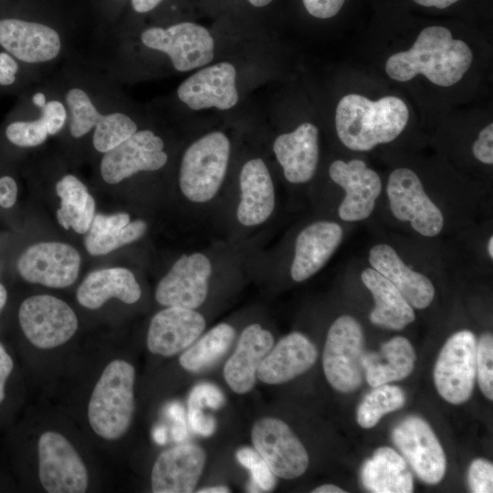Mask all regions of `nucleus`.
<instances>
[{
	"label": "nucleus",
	"mask_w": 493,
	"mask_h": 493,
	"mask_svg": "<svg viewBox=\"0 0 493 493\" xmlns=\"http://www.w3.org/2000/svg\"><path fill=\"white\" fill-rule=\"evenodd\" d=\"M385 191L390 212L397 221L427 238L436 237L444 231L443 210L426 193L414 171L406 167L394 169L388 177Z\"/></svg>",
	"instance_id": "obj_5"
},
{
	"label": "nucleus",
	"mask_w": 493,
	"mask_h": 493,
	"mask_svg": "<svg viewBox=\"0 0 493 493\" xmlns=\"http://www.w3.org/2000/svg\"><path fill=\"white\" fill-rule=\"evenodd\" d=\"M472 153L480 163L488 165L493 163V124L483 128L472 145Z\"/></svg>",
	"instance_id": "obj_42"
},
{
	"label": "nucleus",
	"mask_w": 493,
	"mask_h": 493,
	"mask_svg": "<svg viewBox=\"0 0 493 493\" xmlns=\"http://www.w3.org/2000/svg\"><path fill=\"white\" fill-rule=\"evenodd\" d=\"M254 449L272 473L286 480L302 476L309 467L308 452L287 423L278 417L264 416L251 428Z\"/></svg>",
	"instance_id": "obj_9"
},
{
	"label": "nucleus",
	"mask_w": 493,
	"mask_h": 493,
	"mask_svg": "<svg viewBox=\"0 0 493 493\" xmlns=\"http://www.w3.org/2000/svg\"><path fill=\"white\" fill-rule=\"evenodd\" d=\"M197 493H230L231 489L225 485H215L201 488L196 490Z\"/></svg>",
	"instance_id": "obj_50"
},
{
	"label": "nucleus",
	"mask_w": 493,
	"mask_h": 493,
	"mask_svg": "<svg viewBox=\"0 0 493 493\" xmlns=\"http://www.w3.org/2000/svg\"><path fill=\"white\" fill-rule=\"evenodd\" d=\"M32 103L38 109L42 108L47 103V97L43 92L37 91L31 98Z\"/></svg>",
	"instance_id": "obj_51"
},
{
	"label": "nucleus",
	"mask_w": 493,
	"mask_h": 493,
	"mask_svg": "<svg viewBox=\"0 0 493 493\" xmlns=\"http://www.w3.org/2000/svg\"><path fill=\"white\" fill-rule=\"evenodd\" d=\"M205 463L206 453L196 444H181L163 451L152 468V491L153 493L195 491Z\"/></svg>",
	"instance_id": "obj_19"
},
{
	"label": "nucleus",
	"mask_w": 493,
	"mask_h": 493,
	"mask_svg": "<svg viewBox=\"0 0 493 493\" xmlns=\"http://www.w3.org/2000/svg\"><path fill=\"white\" fill-rule=\"evenodd\" d=\"M477 339L468 330L452 334L442 347L434 368L438 393L448 403L467 402L473 392L476 371Z\"/></svg>",
	"instance_id": "obj_8"
},
{
	"label": "nucleus",
	"mask_w": 493,
	"mask_h": 493,
	"mask_svg": "<svg viewBox=\"0 0 493 493\" xmlns=\"http://www.w3.org/2000/svg\"><path fill=\"white\" fill-rule=\"evenodd\" d=\"M0 47L18 62L37 64L55 59L62 47L53 27L16 16L0 17Z\"/></svg>",
	"instance_id": "obj_18"
},
{
	"label": "nucleus",
	"mask_w": 493,
	"mask_h": 493,
	"mask_svg": "<svg viewBox=\"0 0 493 493\" xmlns=\"http://www.w3.org/2000/svg\"><path fill=\"white\" fill-rule=\"evenodd\" d=\"M18 320L30 343L44 350L64 344L78 330L74 310L64 300L51 295L26 299L19 308Z\"/></svg>",
	"instance_id": "obj_11"
},
{
	"label": "nucleus",
	"mask_w": 493,
	"mask_h": 493,
	"mask_svg": "<svg viewBox=\"0 0 493 493\" xmlns=\"http://www.w3.org/2000/svg\"><path fill=\"white\" fill-rule=\"evenodd\" d=\"M211 262L202 253L183 255L159 281L155 299L166 307L196 309L206 299Z\"/></svg>",
	"instance_id": "obj_17"
},
{
	"label": "nucleus",
	"mask_w": 493,
	"mask_h": 493,
	"mask_svg": "<svg viewBox=\"0 0 493 493\" xmlns=\"http://www.w3.org/2000/svg\"><path fill=\"white\" fill-rule=\"evenodd\" d=\"M341 226L329 220H319L305 226L295 241L290 276L302 282L319 272L342 242Z\"/></svg>",
	"instance_id": "obj_23"
},
{
	"label": "nucleus",
	"mask_w": 493,
	"mask_h": 493,
	"mask_svg": "<svg viewBox=\"0 0 493 493\" xmlns=\"http://www.w3.org/2000/svg\"><path fill=\"white\" fill-rule=\"evenodd\" d=\"M38 477L49 493H82L89 485L85 464L69 441L55 431L43 433L37 444Z\"/></svg>",
	"instance_id": "obj_12"
},
{
	"label": "nucleus",
	"mask_w": 493,
	"mask_h": 493,
	"mask_svg": "<svg viewBox=\"0 0 493 493\" xmlns=\"http://www.w3.org/2000/svg\"><path fill=\"white\" fill-rule=\"evenodd\" d=\"M274 344L272 333L258 323L242 330L223 369L225 382L234 393L246 394L255 387L258 368Z\"/></svg>",
	"instance_id": "obj_22"
},
{
	"label": "nucleus",
	"mask_w": 493,
	"mask_h": 493,
	"mask_svg": "<svg viewBox=\"0 0 493 493\" xmlns=\"http://www.w3.org/2000/svg\"><path fill=\"white\" fill-rule=\"evenodd\" d=\"M13 360L0 343V403L5 399V386L13 370Z\"/></svg>",
	"instance_id": "obj_46"
},
{
	"label": "nucleus",
	"mask_w": 493,
	"mask_h": 493,
	"mask_svg": "<svg viewBox=\"0 0 493 493\" xmlns=\"http://www.w3.org/2000/svg\"><path fill=\"white\" fill-rule=\"evenodd\" d=\"M39 117L43 120L48 135H55L64 128L68 115L66 105L62 101L50 100L40 108Z\"/></svg>",
	"instance_id": "obj_40"
},
{
	"label": "nucleus",
	"mask_w": 493,
	"mask_h": 493,
	"mask_svg": "<svg viewBox=\"0 0 493 493\" xmlns=\"http://www.w3.org/2000/svg\"><path fill=\"white\" fill-rule=\"evenodd\" d=\"M19 71V62L6 51H0V87L7 88L15 85Z\"/></svg>",
	"instance_id": "obj_44"
},
{
	"label": "nucleus",
	"mask_w": 493,
	"mask_h": 493,
	"mask_svg": "<svg viewBox=\"0 0 493 493\" xmlns=\"http://www.w3.org/2000/svg\"><path fill=\"white\" fill-rule=\"evenodd\" d=\"M164 142L150 130L136 131L115 148L105 152L100 162L102 179L115 184L142 172L156 171L168 160Z\"/></svg>",
	"instance_id": "obj_16"
},
{
	"label": "nucleus",
	"mask_w": 493,
	"mask_h": 493,
	"mask_svg": "<svg viewBox=\"0 0 493 493\" xmlns=\"http://www.w3.org/2000/svg\"><path fill=\"white\" fill-rule=\"evenodd\" d=\"M80 263V255L70 245L40 242L22 253L16 268L20 276L30 283L66 288L76 281Z\"/></svg>",
	"instance_id": "obj_15"
},
{
	"label": "nucleus",
	"mask_w": 493,
	"mask_h": 493,
	"mask_svg": "<svg viewBox=\"0 0 493 493\" xmlns=\"http://www.w3.org/2000/svg\"><path fill=\"white\" fill-rule=\"evenodd\" d=\"M247 1L256 7H264L269 5L273 0H247Z\"/></svg>",
	"instance_id": "obj_53"
},
{
	"label": "nucleus",
	"mask_w": 493,
	"mask_h": 493,
	"mask_svg": "<svg viewBox=\"0 0 493 493\" xmlns=\"http://www.w3.org/2000/svg\"><path fill=\"white\" fill-rule=\"evenodd\" d=\"M487 253L490 260L493 258V237L490 236L487 243Z\"/></svg>",
	"instance_id": "obj_54"
},
{
	"label": "nucleus",
	"mask_w": 493,
	"mask_h": 493,
	"mask_svg": "<svg viewBox=\"0 0 493 493\" xmlns=\"http://www.w3.org/2000/svg\"><path fill=\"white\" fill-rule=\"evenodd\" d=\"M302 2L309 14L325 19L336 16L345 0H302Z\"/></svg>",
	"instance_id": "obj_43"
},
{
	"label": "nucleus",
	"mask_w": 493,
	"mask_h": 493,
	"mask_svg": "<svg viewBox=\"0 0 493 493\" xmlns=\"http://www.w3.org/2000/svg\"><path fill=\"white\" fill-rule=\"evenodd\" d=\"M409 110L395 96L378 100L355 93L345 95L335 112V127L341 143L350 150L367 152L395 140L404 130Z\"/></svg>",
	"instance_id": "obj_2"
},
{
	"label": "nucleus",
	"mask_w": 493,
	"mask_h": 493,
	"mask_svg": "<svg viewBox=\"0 0 493 493\" xmlns=\"http://www.w3.org/2000/svg\"><path fill=\"white\" fill-rule=\"evenodd\" d=\"M163 0H131V5L137 13H147L153 10Z\"/></svg>",
	"instance_id": "obj_47"
},
{
	"label": "nucleus",
	"mask_w": 493,
	"mask_h": 493,
	"mask_svg": "<svg viewBox=\"0 0 493 493\" xmlns=\"http://www.w3.org/2000/svg\"><path fill=\"white\" fill-rule=\"evenodd\" d=\"M317 358L314 343L303 333L293 331L273 345L258 368L257 380L269 385L288 383L309 371Z\"/></svg>",
	"instance_id": "obj_24"
},
{
	"label": "nucleus",
	"mask_w": 493,
	"mask_h": 493,
	"mask_svg": "<svg viewBox=\"0 0 493 493\" xmlns=\"http://www.w3.org/2000/svg\"><path fill=\"white\" fill-rule=\"evenodd\" d=\"M60 197L57 219L65 229L86 234L95 215L96 204L86 185L75 175L67 174L56 184Z\"/></svg>",
	"instance_id": "obj_32"
},
{
	"label": "nucleus",
	"mask_w": 493,
	"mask_h": 493,
	"mask_svg": "<svg viewBox=\"0 0 493 493\" xmlns=\"http://www.w3.org/2000/svg\"><path fill=\"white\" fill-rule=\"evenodd\" d=\"M205 318L195 309L167 307L152 319L147 348L155 354L171 357L186 350L203 333Z\"/></svg>",
	"instance_id": "obj_21"
},
{
	"label": "nucleus",
	"mask_w": 493,
	"mask_h": 493,
	"mask_svg": "<svg viewBox=\"0 0 493 493\" xmlns=\"http://www.w3.org/2000/svg\"><path fill=\"white\" fill-rule=\"evenodd\" d=\"M364 488L373 493H410L414 480L404 458L388 446L377 448L361 470Z\"/></svg>",
	"instance_id": "obj_31"
},
{
	"label": "nucleus",
	"mask_w": 493,
	"mask_h": 493,
	"mask_svg": "<svg viewBox=\"0 0 493 493\" xmlns=\"http://www.w3.org/2000/svg\"><path fill=\"white\" fill-rule=\"evenodd\" d=\"M476 371L480 391L490 401L493 399V338L483 334L477 341Z\"/></svg>",
	"instance_id": "obj_37"
},
{
	"label": "nucleus",
	"mask_w": 493,
	"mask_h": 493,
	"mask_svg": "<svg viewBox=\"0 0 493 493\" xmlns=\"http://www.w3.org/2000/svg\"><path fill=\"white\" fill-rule=\"evenodd\" d=\"M273 151L285 178L291 184H305L318 166L319 130L311 122H303L293 131L278 136Z\"/></svg>",
	"instance_id": "obj_26"
},
{
	"label": "nucleus",
	"mask_w": 493,
	"mask_h": 493,
	"mask_svg": "<svg viewBox=\"0 0 493 493\" xmlns=\"http://www.w3.org/2000/svg\"><path fill=\"white\" fill-rule=\"evenodd\" d=\"M141 40L148 48L166 54L173 68L181 72L205 66L215 56L210 32L193 22H181L166 28L149 27L142 33Z\"/></svg>",
	"instance_id": "obj_10"
},
{
	"label": "nucleus",
	"mask_w": 493,
	"mask_h": 493,
	"mask_svg": "<svg viewBox=\"0 0 493 493\" xmlns=\"http://www.w3.org/2000/svg\"><path fill=\"white\" fill-rule=\"evenodd\" d=\"M146 230L147 223L138 219L130 222L120 230L96 235L86 233L84 245L87 251L92 256L105 255L138 240Z\"/></svg>",
	"instance_id": "obj_35"
},
{
	"label": "nucleus",
	"mask_w": 493,
	"mask_h": 493,
	"mask_svg": "<svg viewBox=\"0 0 493 493\" xmlns=\"http://www.w3.org/2000/svg\"><path fill=\"white\" fill-rule=\"evenodd\" d=\"M230 156V142L221 131L207 133L184 152L179 185L184 195L194 203L210 201L225 179Z\"/></svg>",
	"instance_id": "obj_4"
},
{
	"label": "nucleus",
	"mask_w": 493,
	"mask_h": 493,
	"mask_svg": "<svg viewBox=\"0 0 493 493\" xmlns=\"http://www.w3.org/2000/svg\"><path fill=\"white\" fill-rule=\"evenodd\" d=\"M135 369L114 360L103 370L92 391L88 418L93 431L107 440L121 438L129 429L135 408Z\"/></svg>",
	"instance_id": "obj_3"
},
{
	"label": "nucleus",
	"mask_w": 493,
	"mask_h": 493,
	"mask_svg": "<svg viewBox=\"0 0 493 493\" xmlns=\"http://www.w3.org/2000/svg\"><path fill=\"white\" fill-rule=\"evenodd\" d=\"M415 352L408 339L396 336L385 341L379 351L364 353L365 379L372 387L400 381L414 368Z\"/></svg>",
	"instance_id": "obj_30"
},
{
	"label": "nucleus",
	"mask_w": 493,
	"mask_h": 493,
	"mask_svg": "<svg viewBox=\"0 0 493 493\" xmlns=\"http://www.w3.org/2000/svg\"><path fill=\"white\" fill-rule=\"evenodd\" d=\"M312 493H345L346 491L333 484H324L315 488Z\"/></svg>",
	"instance_id": "obj_49"
},
{
	"label": "nucleus",
	"mask_w": 493,
	"mask_h": 493,
	"mask_svg": "<svg viewBox=\"0 0 493 493\" xmlns=\"http://www.w3.org/2000/svg\"><path fill=\"white\" fill-rule=\"evenodd\" d=\"M330 179L344 191L338 206L339 217L347 223L361 222L373 212L383 184L379 174L360 159L334 161L329 169Z\"/></svg>",
	"instance_id": "obj_14"
},
{
	"label": "nucleus",
	"mask_w": 493,
	"mask_h": 493,
	"mask_svg": "<svg viewBox=\"0 0 493 493\" xmlns=\"http://www.w3.org/2000/svg\"><path fill=\"white\" fill-rule=\"evenodd\" d=\"M5 136L9 142L21 148L36 147L47 140L48 132L43 120H15L7 123Z\"/></svg>",
	"instance_id": "obj_36"
},
{
	"label": "nucleus",
	"mask_w": 493,
	"mask_h": 493,
	"mask_svg": "<svg viewBox=\"0 0 493 493\" xmlns=\"http://www.w3.org/2000/svg\"><path fill=\"white\" fill-rule=\"evenodd\" d=\"M361 279L374 300V308L370 313L372 324L400 330L414 320V308L382 274L371 267H366L362 271Z\"/></svg>",
	"instance_id": "obj_29"
},
{
	"label": "nucleus",
	"mask_w": 493,
	"mask_h": 493,
	"mask_svg": "<svg viewBox=\"0 0 493 493\" xmlns=\"http://www.w3.org/2000/svg\"><path fill=\"white\" fill-rule=\"evenodd\" d=\"M130 223V215L127 213L114 215L95 214L90 227L87 233L105 234L120 230Z\"/></svg>",
	"instance_id": "obj_41"
},
{
	"label": "nucleus",
	"mask_w": 493,
	"mask_h": 493,
	"mask_svg": "<svg viewBox=\"0 0 493 493\" xmlns=\"http://www.w3.org/2000/svg\"><path fill=\"white\" fill-rule=\"evenodd\" d=\"M404 404L405 394L399 386L388 383L375 386L359 404L357 423L362 428H372L384 414L402 408Z\"/></svg>",
	"instance_id": "obj_34"
},
{
	"label": "nucleus",
	"mask_w": 493,
	"mask_h": 493,
	"mask_svg": "<svg viewBox=\"0 0 493 493\" xmlns=\"http://www.w3.org/2000/svg\"><path fill=\"white\" fill-rule=\"evenodd\" d=\"M414 1L423 6H426V7L433 6V7L444 9L455 4L458 0H414Z\"/></svg>",
	"instance_id": "obj_48"
},
{
	"label": "nucleus",
	"mask_w": 493,
	"mask_h": 493,
	"mask_svg": "<svg viewBox=\"0 0 493 493\" xmlns=\"http://www.w3.org/2000/svg\"><path fill=\"white\" fill-rule=\"evenodd\" d=\"M65 103L70 134L80 138L94 128L92 143L100 152L115 148L137 131L136 122L123 112L102 114L86 90L79 87L67 90Z\"/></svg>",
	"instance_id": "obj_7"
},
{
	"label": "nucleus",
	"mask_w": 493,
	"mask_h": 493,
	"mask_svg": "<svg viewBox=\"0 0 493 493\" xmlns=\"http://www.w3.org/2000/svg\"><path fill=\"white\" fill-rule=\"evenodd\" d=\"M368 261L371 267L396 287L414 309H424L432 303L435 289L431 279L408 266L391 245H373Z\"/></svg>",
	"instance_id": "obj_25"
},
{
	"label": "nucleus",
	"mask_w": 493,
	"mask_h": 493,
	"mask_svg": "<svg viewBox=\"0 0 493 493\" xmlns=\"http://www.w3.org/2000/svg\"><path fill=\"white\" fill-rule=\"evenodd\" d=\"M235 337L232 325L225 322L215 325L182 352L181 367L194 373L208 369L227 352Z\"/></svg>",
	"instance_id": "obj_33"
},
{
	"label": "nucleus",
	"mask_w": 493,
	"mask_h": 493,
	"mask_svg": "<svg viewBox=\"0 0 493 493\" xmlns=\"http://www.w3.org/2000/svg\"><path fill=\"white\" fill-rule=\"evenodd\" d=\"M363 330L350 315L338 317L329 328L322 353L328 383L340 393L357 390L363 380Z\"/></svg>",
	"instance_id": "obj_6"
},
{
	"label": "nucleus",
	"mask_w": 493,
	"mask_h": 493,
	"mask_svg": "<svg viewBox=\"0 0 493 493\" xmlns=\"http://www.w3.org/2000/svg\"><path fill=\"white\" fill-rule=\"evenodd\" d=\"M392 439L421 481L435 485L443 479L446 455L424 419L415 415L405 417L393 429Z\"/></svg>",
	"instance_id": "obj_13"
},
{
	"label": "nucleus",
	"mask_w": 493,
	"mask_h": 493,
	"mask_svg": "<svg viewBox=\"0 0 493 493\" xmlns=\"http://www.w3.org/2000/svg\"><path fill=\"white\" fill-rule=\"evenodd\" d=\"M467 482L471 492H493L492 463L483 458L473 460L468 468Z\"/></svg>",
	"instance_id": "obj_39"
},
{
	"label": "nucleus",
	"mask_w": 493,
	"mask_h": 493,
	"mask_svg": "<svg viewBox=\"0 0 493 493\" xmlns=\"http://www.w3.org/2000/svg\"><path fill=\"white\" fill-rule=\"evenodd\" d=\"M239 183L238 221L246 226L264 223L275 208L274 184L264 161L260 158L247 161L242 167Z\"/></svg>",
	"instance_id": "obj_27"
},
{
	"label": "nucleus",
	"mask_w": 493,
	"mask_h": 493,
	"mask_svg": "<svg viewBox=\"0 0 493 493\" xmlns=\"http://www.w3.org/2000/svg\"><path fill=\"white\" fill-rule=\"evenodd\" d=\"M236 456L238 462L250 471L253 482L260 489L269 491L275 488L277 477L255 449L241 447Z\"/></svg>",
	"instance_id": "obj_38"
},
{
	"label": "nucleus",
	"mask_w": 493,
	"mask_h": 493,
	"mask_svg": "<svg viewBox=\"0 0 493 493\" xmlns=\"http://www.w3.org/2000/svg\"><path fill=\"white\" fill-rule=\"evenodd\" d=\"M6 299H7L6 289L2 284H0V311L5 307V304L6 302Z\"/></svg>",
	"instance_id": "obj_52"
},
{
	"label": "nucleus",
	"mask_w": 493,
	"mask_h": 493,
	"mask_svg": "<svg viewBox=\"0 0 493 493\" xmlns=\"http://www.w3.org/2000/svg\"><path fill=\"white\" fill-rule=\"evenodd\" d=\"M141 295V287L131 270L110 267L90 272L78 288L76 298L81 306L96 309L111 298L133 304Z\"/></svg>",
	"instance_id": "obj_28"
},
{
	"label": "nucleus",
	"mask_w": 493,
	"mask_h": 493,
	"mask_svg": "<svg viewBox=\"0 0 493 493\" xmlns=\"http://www.w3.org/2000/svg\"><path fill=\"white\" fill-rule=\"evenodd\" d=\"M236 70L229 62L204 68L183 81L177 89L179 100L190 109L216 108L226 110L238 101Z\"/></svg>",
	"instance_id": "obj_20"
},
{
	"label": "nucleus",
	"mask_w": 493,
	"mask_h": 493,
	"mask_svg": "<svg viewBox=\"0 0 493 493\" xmlns=\"http://www.w3.org/2000/svg\"><path fill=\"white\" fill-rule=\"evenodd\" d=\"M17 197V184L15 179L9 175L0 177V205L4 208H11Z\"/></svg>",
	"instance_id": "obj_45"
},
{
	"label": "nucleus",
	"mask_w": 493,
	"mask_h": 493,
	"mask_svg": "<svg viewBox=\"0 0 493 493\" xmlns=\"http://www.w3.org/2000/svg\"><path fill=\"white\" fill-rule=\"evenodd\" d=\"M472 61L473 53L467 43L453 38L445 26H431L419 33L408 50L392 55L385 71L400 82L422 74L437 86L449 87L463 78Z\"/></svg>",
	"instance_id": "obj_1"
}]
</instances>
